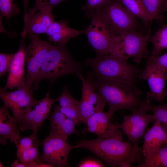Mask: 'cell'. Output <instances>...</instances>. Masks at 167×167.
Masks as SVG:
<instances>
[{
	"label": "cell",
	"instance_id": "obj_29",
	"mask_svg": "<svg viewBox=\"0 0 167 167\" xmlns=\"http://www.w3.org/2000/svg\"><path fill=\"white\" fill-rule=\"evenodd\" d=\"M150 111L156 120L163 123L162 126L167 133V103L156 105H152Z\"/></svg>",
	"mask_w": 167,
	"mask_h": 167
},
{
	"label": "cell",
	"instance_id": "obj_23",
	"mask_svg": "<svg viewBox=\"0 0 167 167\" xmlns=\"http://www.w3.org/2000/svg\"><path fill=\"white\" fill-rule=\"evenodd\" d=\"M130 12L145 24L152 20L141 0H118Z\"/></svg>",
	"mask_w": 167,
	"mask_h": 167
},
{
	"label": "cell",
	"instance_id": "obj_33",
	"mask_svg": "<svg viewBox=\"0 0 167 167\" xmlns=\"http://www.w3.org/2000/svg\"><path fill=\"white\" fill-rule=\"evenodd\" d=\"M14 54H0V76H2L8 71L11 64L15 55Z\"/></svg>",
	"mask_w": 167,
	"mask_h": 167
},
{
	"label": "cell",
	"instance_id": "obj_26",
	"mask_svg": "<svg viewBox=\"0 0 167 167\" xmlns=\"http://www.w3.org/2000/svg\"><path fill=\"white\" fill-rule=\"evenodd\" d=\"M32 91L33 89L32 88L27 86L10 92H6L1 88L0 89V98L4 104L9 108L19 98Z\"/></svg>",
	"mask_w": 167,
	"mask_h": 167
},
{
	"label": "cell",
	"instance_id": "obj_40",
	"mask_svg": "<svg viewBox=\"0 0 167 167\" xmlns=\"http://www.w3.org/2000/svg\"><path fill=\"white\" fill-rule=\"evenodd\" d=\"M165 98H166V100H167L166 103H167V93H166V97H165Z\"/></svg>",
	"mask_w": 167,
	"mask_h": 167
},
{
	"label": "cell",
	"instance_id": "obj_22",
	"mask_svg": "<svg viewBox=\"0 0 167 167\" xmlns=\"http://www.w3.org/2000/svg\"><path fill=\"white\" fill-rule=\"evenodd\" d=\"M36 101L33 97L32 91L19 98L9 107L18 124L24 117L28 109Z\"/></svg>",
	"mask_w": 167,
	"mask_h": 167
},
{
	"label": "cell",
	"instance_id": "obj_36",
	"mask_svg": "<svg viewBox=\"0 0 167 167\" xmlns=\"http://www.w3.org/2000/svg\"><path fill=\"white\" fill-rule=\"evenodd\" d=\"M78 167H104L105 165L102 163L96 160L88 159L81 162L78 165Z\"/></svg>",
	"mask_w": 167,
	"mask_h": 167
},
{
	"label": "cell",
	"instance_id": "obj_8",
	"mask_svg": "<svg viewBox=\"0 0 167 167\" xmlns=\"http://www.w3.org/2000/svg\"><path fill=\"white\" fill-rule=\"evenodd\" d=\"M100 10L114 34L119 35L127 32H135L136 17L118 0H111Z\"/></svg>",
	"mask_w": 167,
	"mask_h": 167
},
{
	"label": "cell",
	"instance_id": "obj_28",
	"mask_svg": "<svg viewBox=\"0 0 167 167\" xmlns=\"http://www.w3.org/2000/svg\"><path fill=\"white\" fill-rule=\"evenodd\" d=\"M151 19L161 20V11L165 0H141Z\"/></svg>",
	"mask_w": 167,
	"mask_h": 167
},
{
	"label": "cell",
	"instance_id": "obj_25",
	"mask_svg": "<svg viewBox=\"0 0 167 167\" xmlns=\"http://www.w3.org/2000/svg\"><path fill=\"white\" fill-rule=\"evenodd\" d=\"M149 41L152 44V55L158 56L162 51L167 48V24L160 28L151 37Z\"/></svg>",
	"mask_w": 167,
	"mask_h": 167
},
{
	"label": "cell",
	"instance_id": "obj_30",
	"mask_svg": "<svg viewBox=\"0 0 167 167\" xmlns=\"http://www.w3.org/2000/svg\"><path fill=\"white\" fill-rule=\"evenodd\" d=\"M0 10L2 15L7 18L19 14L20 11L13 0H0Z\"/></svg>",
	"mask_w": 167,
	"mask_h": 167
},
{
	"label": "cell",
	"instance_id": "obj_6",
	"mask_svg": "<svg viewBox=\"0 0 167 167\" xmlns=\"http://www.w3.org/2000/svg\"><path fill=\"white\" fill-rule=\"evenodd\" d=\"M91 23L85 30L88 41L96 53L97 57L110 54L118 35L110 30L100 10L92 14Z\"/></svg>",
	"mask_w": 167,
	"mask_h": 167
},
{
	"label": "cell",
	"instance_id": "obj_27",
	"mask_svg": "<svg viewBox=\"0 0 167 167\" xmlns=\"http://www.w3.org/2000/svg\"><path fill=\"white\" fill-rule=\"evenodd\" d=\"M37 132L33 131L32 134L26 137L20 136L15 143L17 148L16 156L19 159L22 153L26 150L35 145H42L37 138Z\"/></svg>",
	"mask_w": 167,
	"mask_h": 167
},
{
	"label": "cell",
	"instance_id": "obj_12",
	"mask_svg": "<svg viewBox=\"0 0 167 167\" xmlns=\"http://www.w3.org/2000/svg\"><path fill=\"white\" fill-rule=\"evenodd\" d=\"M67 139L57 136L49 135L42 143L43 153L41 157V162L54 167H68V158L73 146Z\"/></svg>",
	"mask_w": 167,
	"mask_h": 167
},
{
	"label": "cell",
	"instance_id": "obj_1",
	"mask_svg": "<svg viewBox=\"0 0 167 167\" xmlns=\"http://www.w3.org/2000/svg\"><path fill=\"white\" fill-rule=\"evenodd\" d=\"M122 135L120 131L108 137L81 140L73 146V148L87 149L111 167H129L135 162L140 163L144 161L146 157L142 148H136L129 140H123Z\"/></svg>",
	"mask_w": 167,
	"mask_h": 167
},
{
	"label": "cell",
	"instance_id": "obj_14",
	"mask_svg": "<svg viewBox=\"0 0 167 167\" xmlns=\"http://www.w3.org/2000/svg\"><path fill=\"white\" fill-rule=\"evenodd\" d=\"M23 37L30 34H46L50 25L55 21L52 11L33 7L25 13Z\"/></svg>",
	"mask_w": 167,
	"mask_h": 167
},
{
	"label": "cell",
	"instance_id": "obj_34",
	"mask_svg": "<svg viewBox=\"0 0 167 167\" xmlns=\"http://www.w3.org/2000/svg\"><path fill=\"white\" fill-rule=\"evenodd\" d=\"M66 0H36L33 7L52 10L55 6Z\"/></svg>",
	"mask_w": 167,
	"mask_h": 167
},
{
	"label": "cell",
	"instance_id": "obj_5",
	"mask_svg": "<svg viewBox=\"0 0 167 167\" xmlns=\"http://www.w3.org/2000/svg\"><path fill=\"white\" fill-rule=\"evenodd\" d=\"M150 33V26L145 35L136 32H127L118 35L110 54L123 60L132 58L135 63L139 64L143 59L148 57L147 46Z\"/></svg>",
	"mask_w": 167,
	"mask_h": 167
},
{
	"label": "cell",
	"instance_id": "obj_31",
	"mask_svg": "<svg viewBox=\"0 0 167 167\" xmlns=\"http://www.w3.org/2000/svg\"><path fill=\"white\" fill-rule=\"evenodd\" d=\"M39 145L33 146L24 151L19 159V161L29 163L33 161L41 162L38 151Z\"/></svg>",
	"mask_w": 167,
	"mask_h": 167
},
{
	"label": "cell",
	"instance_id": "obj_3",
	"mask_svg": "<svg viewBox=\"0 0 167 167\" xmlns=\"http://www.w3.org/2000/svg\"><path fill=\"white\" fill-rule=\"evenodd\" d=\"M66 45H52L33 82V90L37 89L39 83L43 79L48 80L52 84L60 77L68 74L76 75L79 79L83 76L80 64L72 58Z\"/></svg>",
	"mask_w": 167,
	"mask_h": 167
},
{
	"label": "cell",
	"instance_id": "obj_2",
	"mask_svg": "<svg viewBox=\"0 0 167 167\" xmlns=\"http://www.w3.org/2000/svg\"><path fill=\"white\" fill-rule=\"evenodd\" d=\"M88 74L97 91L108 105L109 109L114 113L120 110L132 112L137 109L144 100L140 97L142 92L139 89L128 84L98 78L92 73Z\"/></svg>",
	"mask_w": 167,
	"mask_h": 167
},
{
	"label": "cell",
	"instance_id": "obj_35",
	"mask_svg": "<svg viewBox=\"0 0 167 167\" xmlns=\"http://www.w3.org/2000/svg\"><path fill=\"white\" fill-rule=\"evenodd\" d=\"M146 58L153 62L162 69L167 71V53L158 56L151 55Z\"/></svg>",
	"mask_w": 167,
	"mask_h": 167
},
{
	"label": "cell",
	"instance_id": "obj_21",
	"mask_svg": "<svg viewBox=\"0 0 167 167\" xmlns=\"http://www.w3.org/2000/svg\"><path fill=\"white\" fill-rule=\"evenodd\" d=\"M58 98L61 112L74 120L76 124L80 122L79 102L70 94L66 86L64 87Z\"/></svg>",
	"mask_w": 167,
	"mask_h": 167
},
{
	"label": "cell",
	"instance_id": "obj_13",
	"mask_svg": "<svg viewBox=\"0 0 167 167\" xmlns=\"http://www.w3.org/2000/svg\"><path fill=\"white\" fill-rule=\"evenodd\" d=\"M57 101L58 97L52 99L48 93L41 100L36 101L18 123L19 128L22 131L30 129L37 132L44 121L49 118L53 104Z\"/></svg>",
	"mask_w": 167,
	"mask_h": 167
},
{
	"label": "cell",
	"instance_id": "obj_16",
	"mask_svg": "<svg viewBox=\"0 0 167 167\" xmlns=\"http://www.w3.org/2000/svg\"><path fill=\"white\" fill-rule=\"evenodd\" d=\"M25 43L24 39L22 40L18 51L15 53L10 66L6 85L3 88L4 90L7 89H12L17 87L18 89L26 86L25 78L24 74L25 62Z\"/></svg>",
	"mask_w": 167,
	"mask_h": 167
},
{
	"label": "cell",
	"instance_id": "obj_39",
	"mask_svg": "<svg viewBox=\"0 0 167 167\" xmlns=\"http://www.w3.org/2000/svg\"><path fill=\"white\" fill-rule=\"evenodd\" d=\"M3 165L2 164V163L1 162H0V167H3Z\"/></svg>",
	"mask_w": 167,
	"mask_h": 167
},
{
	"label": "cell",
	"instance_id": "obj_15",
	"mask_svg": "<svg viewBox=\"0 0 167 167\" xmlns=\"http://www.w3.org/2000/svg\"><path fill=\"white\" fill-rule=\"evenodd\" d=\"M113 113L109 109L105 112L101 111L95 113L88 119L85 124L87 127L84 132L94 133L103 138L117 133L120 131L119 128L117 125L110 122Z\"/></svg>",
	"mask_w": 167,
	"mask_h": 167
},
{
	"label": "cell",
	"instance_id": "obj_32",
	"mask_svg": "<svg viewBox=\"0 0 167 167\" xmlns=\"http://www.w3.org/2000/svg\"><path fill=\"white\" fill-rule=\"evenodd\" d=\"M111 0H87L82 9L86 15L90 17L94 13L101 10Z\"/></svg>",
	"mask_w": 167,
	"mask_h": 167
},
{
	"label": "cell",
	"instance_id": "obj_18",
	"mask_svg": "<svg viewBox=\"0 0 167 167\" xmlns=\"http://www.w3.org/2000/svg\"><path fill=\"white\" fill-rule=\"evenodd\" d=\"M50 120L49 135L57 136L67 139L71 135L76 133V124L73 119L66 117L60 110L58 105L55 106Z\"/></svg>",
	"mask_w": 167,
	"mask_h": 167
},
{
	"label": "cell",
	"instance_id": "obj_20",
	"mask_svg": "<svg viewBox=\"0 0 167 167\" xmlns=\"http://www.w3.org/2000/svg\"><path fill=\"white\" fill-rule=\"evenodd\" d=\"M85 32V30H78L69 27L66 22L55 21L49 27L46 34L51 42L66 44L71 38Z\"/></svg>",
	"mask_w": 167,
	"mask_h": 167
},
{
	"label": "cell",
	"instance_id": "obj_9",
	"mask_svg": "<svg viewBox=\"0 0 167 167\" xmlns=\"http://www.w3.org/2000/svg\"><path fill=\"white\" fill-rule=\"evenodd\" d=\"M28 36L30 42L25 49L27 64L25 83L27 87L31 88L52 45L42 40L37 35L32 34Z\"/></svg>",
	"mask_w": 167,
	"mask_h": 167
},
{
	"label": "cell",
	"instance_id": "obj_4",
	"mask_svg": "<svg viewBox=\"0 0 167 167\" xmlns=\"http://www.w3.org/2000/svg\"><path fill=\"white\" fill-rule=\"evenodd\" d=\"M85 64L92 68V74L95 77L121 81L139 89L135 84L136 77L142 70L131 64L127 60L119 59L110 54L94 58H88Z\"/></svg>",
	"mask_w": 167,
	"mask_h": 167
},
{
	"label": "cell",
	"instance_id": "obj_24",
	"mask_svg": "<svg viewBox=\"0 0 167 167\" xmlns=\"http://www.w3.org/2000/svg\"><path fill=\"white\" fill-rule=\"evenodd\" d=\"M137 167H167V143L145 159Z\"/></svg>",
	"mask_w": 167,
	"mask_h": 167
},
{
	"label": "cell",
	"instance_id": "obj_19",
	"mask_svg": "<svg viewBox=\"0 0 167 167\" xmlns=\"http://www.w3.org/2000/svg\"><path fill=\"white\" fill-rule=\"evenodd\" d=\"M8 107L5 104L0 107V143L3 145L7 140L15 143L20 137L18 123L9 113Z\"/></svg>",
	"mask_w": 167,
	"mask_h": 167
},
{
	"label": "cell",
	"instance_id": "obj_17",
	"mask_svg": "<svg viewBox=\"0 0 167 167\" xmlns=\"http://www.w3.org/2000/svg\"><path fill=\"white\" fill-rule=\"evenodd\" d=\"M167 143V133L163 129L161 122L156 120L152 127L144 135L142 148L146 158L155 153L161 146Z\"/></svg>",
	"mask_w": 167,
	"mask_h": 167
},
{
	"label": "cell",
	"instance_id": "obj_11",
	"mask_svg": "<svg viewBox=\"0 0 167 167\" xmlns=\"http://www.w3.org/2000/svg\"><path fill=\"white\" fill-rule=\"evenodd\" d=\"M79 79L82 83V98L79 102L80 121L86 124L88 118L94 113L104 111L106 103L97 91L89 75L86 78L82 76Z\"/></svg>",
	"mask_w": 167,
	"mask_h": 167
},
{
	"label": "cell",
	"instance_id": "obj_38",
	"mask_svg": "<svg viewBox=\"0 0 167 167\" xmlns=\"http://www.w3.org/2000/svg\"><path fill=\"white\" fill-rule=\"evenodd\" d=\"M164 11L167 12V0H165V1L162 9L161 11V13H162Z\"/></svg>",
	"mask_w": 167,
	"mask_h": 167
},
{
	"label": "cell",
	"instance_id": "obj_37",
	"mask_svg": "<svg viewBox=\"0 0 167 167\" xmlns=\"http://www.w3.org/2000/svg\"><path fill=\"white\" fill-rule=\"evenodd\" d=\"M11 166L12 167H27L26 163L19 161V160L17 159L14 160L12 162Z\"/></svg>",
	"mask_w": 167,
	"mask_h": 167
},
{
	"label": "cell",
	"instance_id": "obj_10",
	"mask_svg": "<svg viewBox=\"0 0 167 167\" xmlns=\"http://www.w3.org/2000/svg\"><path fill=\"white\" fill-rule=\"evenodd\" d=\"M138 76L140 79L146 80L149 86V91L147 94L146 100L150 102L155 100L161 102L165 98L167 71L146 58L144 68Z\"/></svg>",
	"mask_w": 167,
	"mask_h": 167
},
{
	"label": "cell",
	"instance_id": "obj_7",
	"mask_svg": "<svg viewBox=\"0 0 167 167\" xmlns=\"http://www.w3.org/2000/svg\"><path fill=\"white\" fill-rule=\"evenodd\" d=\"M151 106L150 101L144 99L137 109L132 112L131 114L124 116L121 124H117L136 148H140L138 141L144 136L148 126L156 120L152 114L147 113L151 110Z\"/></svg>",
	"mask_w": 167,
	"mask_h": 167
}]
</instances>
